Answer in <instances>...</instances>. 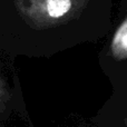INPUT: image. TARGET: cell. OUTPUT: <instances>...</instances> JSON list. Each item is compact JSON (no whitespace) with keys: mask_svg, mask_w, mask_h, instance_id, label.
Returning <instances> with one entry per match:
<instances>
[{"mask_svg":"<svg viewBox=\"0 0 127 127\" xmlns=\"http://www.w3.org/2000/svg\"><path fill=\"white\" fill-rule=\"evenodd\" d=\"M126 125H127V119H126Z\"/></svg>","mask_w":127,"mask_h":127,"instance_id":"cell-4","label":"cell"},{"mask_svg":"<svg viewBox=\"0 0 127 127\" xmlns=\"http://www.w3.org/2000/svg\"><path fill=\"white\" fill-rule=\"evenodd\" d=\"M110 50L115 59L123 60L127 58V19L123 21L114 35Z\"/></svg>","mask_w":127,"mask_h":127,"instance_id":"cell-2","label":"cell"},{"mask_svg":"<svg viewBox=\"0 0 127 127\" xmlns=\"http://www.w3.org/2000/svg\"><path fill=\"white\" fill-rule=\"evenodd\" d=\"M18 10L27 20L37 25L55 24L70 15L72 0H15Z\"/></svg>","mask_w":127,"mask_h":127,"instance_id":"cell-1","label":"cell"},{"mask_svg":"<svg viewBox=\"0 0 127 127\" xmlns=\"http://www.w3.org/2000/svg\"><path fill=\"white\" fill-rule=\"evenodd\" d=\"M8 99H9V92L7 89V86L4 84L2 77L0 76V112L4 108Z\"/></svg>","mask_w":127,"mask_h":127,"instance_id":"cell-3","label":"cell"}]
</instances>
